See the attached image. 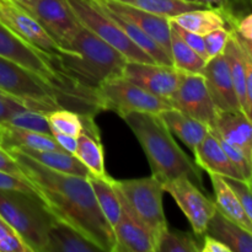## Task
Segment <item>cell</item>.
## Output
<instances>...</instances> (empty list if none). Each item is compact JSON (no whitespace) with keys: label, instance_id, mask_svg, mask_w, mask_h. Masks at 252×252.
I'll return each mask as SVG.
<instances>
[{"label":"cell","instance_id":"cell-1","mask_svg":"<svg viewBox=\"0 0 252 252\" xmlns=\"http://www.w3.org/2000/svg\"><path fill=\"white\" fill-rule=\"evenodd\" d=\"M6 150L57 219L75 228L102 252H115V231L98 206L89 177L56 171L20 150Z\"/></svg>","mask_w":252,"mask_h":252},{"label":"cell","instance_id":"cell-2","mask_svg":"<svg viewBox=\"0 0 252 252\" xmlns=\"http://www.w3.org/2000/svg\"><path fill=\"white\" fill-rule=\"evenodd\" d=\"M0 91L16 98L26 107L41 112L68 108L80 116L95 117L101 111L96 98L61 88L4 57H0Z\"/></svg>","mask_w":252,"mask_h":252},{"label":"cell","instance_id":"cell-3","mask_svg":"<svg viewBox=\"0 0 252 252\" xmlns=\"http://www.w3.org/2000/svg\"><path fill=\"white\" fill-rule=\"evenodd\" d=\"M123 120L144 150L153 175L161 184L179 177H187L203 189L199 167L175 142L171 130L160 115L130 113Z\"/></svg>","mask_w":252,"mask_h":252},{"label":"cell","instance_id":"cell-4","mask_svg":"<svg viewBox=\"0 0 252 252\" xmlns=\"http://www.w3.org/2000/svg\"><path fill=\"white\" fill-rule=\"evenodd\" d=\"M59 57L62 70L81 85L96 89L108 79L122 76L128 61L121 52L84 27L63 46Z\"/></svg>","mask_w":252,"mask_h":252},{"label":"cell","instance_id":"cell-5","mask_svg":"<svg viewBox=\"0 0 252 252\" xmlns=\"http://www.w3.org/2000/svg\"><path fill=\"white\" fill-rule=\"evenodd\" d=\"M0 214L16 230L31 252H44L56 217L37 194L0 189Z\"/></svg>","mask_w":252,"mask_h":252},{"label":"cell","instance_id":"cell-6","mask_svg":"<svg viewBox=\"0 0 252 252\" xmlns=\"http://www.w3.org/2000/svg\"><path fill=\"white\" fill-rule=\"evenodd\" d=\"M0 57H4L14 63L34 71L61 88L96 98L95 89L81 85L79 81L64 73L58 62L27 43L1 21H0Z\"/></svg>","mask_w":252,"mask_h":252},{"label":"cell","instance_id":"cell-7","mask_svg":"<svg viewBox=\"0 0 252 252\" xmlns=\"http://www.w3.org/2000/svg\"><path fill=\"white\" fill-rule=\"evenodd\" d=\"M101 111H113L125 118L130 113L160 115L172 108L169 101L140 88L125 76H116L103 81L95 89Z\"/></svg>","mask_w":252,"mask_h":252},{"label":"cell","instance_id":"cell-8","mask_svg":"<svg viewBox=\"0 0 252 252\" xmlns=\"http://www.w3.org/2000/svg\"><path fill=\"white\" fill-rule=\"evenodd\" d=\"M115 185L135 216L154 236L155 243H158L161 233L169 228L162 207V194L165 191L161 181L152 175L142 179L115 180Z\"/></svg>","mask_w":252,"mask_h":252},{"label":"cell","instance_id":"cell-9","mask_svg":"<svg viewBox=\"0 0 252 252\" xmlns=\"http://www.w3.org/2000/svg\"><path fill=\"white\" fill-rule=\"evenodd\" d=\"M68 2L84 27L121 52L128 62L155 63L152 57L130 41L117 22L94 0H68Z\"/></svg>","mask_w":252,"mask_h":252},{"label":"cell","instance_id":"cell-10","mask_svg":"<svg viewBox=\"0 0 252 252\" xmlns=\"http://www.w3.org/2000/svg\"><path fill=\"white\" fill-rule=\"evenodd\" d=\"M41 24V26L63 47L81 24L68 0H15Z\"/></svg>","mask_w":252,"mask_h":252},{"label":"cell","instance_id":"cell-11","mask_svg":"<svg viewBox=\"0 0 252 252\" xmlns=\"http://www.w3.org/2000/svg\"><path fill=\"white\" fill-rule=\"evenodd\" d=\"M0 21L27 43L59 63V57L64 53L63 47L15 0H0Z\"/></svg>","mask_w":252,"mask_h":252},{"label":"cell","instance_id":"cell-12","mask_svg":"<svg viewBox=\"0 0 252 252\" xmlns=\"http://www.w3.org/2000/svg\"><path fill=\"white\" fill-rule=\"evenodd\" d=\"M172 108L213 127L219 111L211 97L206 80L201 73H184L179 88L169 98Z\"/></svg>","mask_w":252,"mask_h":252},{"label":"cell","instance_id":"cell-13","mask_svg":"<svg viewBox=\"0 0 252 252\" xmlns=\"http://www.w3.org/2000/svg\"><path fill=\"white\" fill-rule=\"evenodd\" d=\"M162 186L187 217L193 233L197 236H203L209 220L217 212L216 203L202 193L198 186L187 177L170 180Z\"/></svg>","mask_w":252,"mask_h":252},{"label":"cell","instance_id":"cell-14","mask_svg":"<svg viewBox=\"0 0 252 252\" xmlns=\"http://www.w3.org/2000/svg\"><path fill=\"white\" fill-rule=\"evenodd\" d=\"M184 73L174 65L128 62L123 70V76L153 95L169 101L179 88Z\"/></svg>","mask_w":252,"mask_h":252},{"label":"cell","instance_id":"cell-15","mask_svg":"<svg viewBox=\"0 0 252 252\" xmlns=\"http://www.w3.org/2000/svg\"><path fill=\"white\" fill-rule=\"evenodd\" d=\"M116 189L120 196L122 212L117 224L113 228L116 236L115 252H157L154 236L135 216L117 187Z\"/></svg>","mask_w":252,"mask_h":252},{"label":"cell","instance_id":"cell-16","mask_svg":"<svg viewBox=\"0 0 252 252\" xmlns=\"http://www.w3.org/2000/svg\"><path fill=\"white\" fill-rule=\"evenodd\" d=\"M94 1L111 14L117 15V16L137 25L154 41H157L171 57L170 54L171 25H170L169 17L152 14V12L144 11V10L138 9L132 5L120 2L117 0H94Z\"/></svg>","mask_w":252,"mask_h":252},{"label":"cell","instance_id":"cell-17","mask_svg":"<svg viewBox=\"0 0 252 252\" xmlns=\"http://www.w3.org/2000/svg\"><path fill=\"white\" fill-rule=\"evenodd\" d=\"M201 74L219 112H243L234 88L230 69L223 53L209 59Z\"/></svg>","mask_w":252,"mask_h":252},{"label":"cell","instance_id":"cell-18","mask_svg":"<svg viewBox=\"0 0 252 252\" xmlns=\"http://www.w3.org/2000/svg\"><path fill=\"white\" fill-rule=\"evenodd\" d=\"M211 130L238 149L252 167V122L245 113L219 112Z\"/></svg>","mask_w":252,"mask_h":252},{"label":"cell","instance_id":"cell-19","mask_svg":"<svg viewBox=\"0 0 252 252\" xmlns=\"http://www.w3.org/2000/svg\"><path fill=\"white\" fill-rule=\"evenodd\" d=\"M193 154L197 166L206 170L208 174H216L225 179L245 181L243 175L230 161L219 139L212 130H209L206 138L197 145L196 149L193 150Z\"/></svg>","mask_w":252,"mask_h":252},{"label":"cell","instance_id":"cell-20","mask_svg":"<svg viewBox=\"0 0 252 252\" xmlns=\"http://www.w3.org/2000/svg\"><path fill=\"white\" fill-rule=\"evenodd\" d=\"M160 117L167 126L172 134L182 140L189 149L193 152L197 145L206 138L211 128L201 121L186 115L176 108H169L160 113Z\"/></svg>","mask_w":252,"mask_h":252},{"label":"cell","instance_id":"cell-21","mask_svg":"<svg viewBox=\"0 0 252 252\" xmlns=\"http://www.w3.org/2000/svg\"><path fill=\"white\" fill-rule=\"evenodd\" d=\"M44 252H102L69 224L56 219L48 233V244Z\"/></svg>","mask_w":252,"mask_h":252},{"label":"cell","instance_id":"cell-22","mask_svg":"<svg viewBox=\"0 0 252 252\" xmlns=\"http://www.w3.org/2000/svg\"><path fill=\"white\" fill-rule=\"evenodd\" d=\"M206 234L225 244L231 252H252V234L229 220L219 211L209 220Z\"/></svg>","mask_w":252,"mask_h":252},{"label":"cell","instance_id":"cell-23","mask_svg":"<svg viewBox=\"0 0 252 252\" xmlns=\"http://www.w3.org/2000/svg\"><path fill=\"white\" fill-rule=\"evenodd\" d=\"M212 185H213L214 194H216L217 211L220 212L229 220L234 221L238 225L243 226L252 234V223L239 199L238 194L229 186L224 177L216 174H209Z\"/></svg>","mask_w":252,"mask_h":252},{"label":"cell","instance_id":"cell-24","mask_svg":"<svg viewBox=\"0 0 252 252\" xmlns=\"http://www.w3.org/2000/svg\"><path fill=\"white\" fill-rule=\"evenodd\" d=\"M14 149L20 150L21 153L38 161L39 164L52 170H56V171L75 175V176H93L88 167L75 155L70 154L65 150H34L27 149V148H14Z\"/></svg>","mask_w":252,"mask_h":252},{"label":"cell","instance_id":"cell-25","mask_svg":"<svg viewBox=\"0 0 252 252\" xmlns=\"http://www.w3.org/2000/svg\"><path fill=\"white\" fill-rule=\"evenodd\" d=\"M169 20L181 26L182 29L202 34V36L214 31V30L229 29L223 11L220 9H216V7L191 10V11L182 12L176 16L170 17Z\"/></svg>","mask_w":252,"mask_h":252},{"label":"cell","instance_id":"cell-26","mask_svg":"<svg viewBox=\"0 0 252 252\" xmlns=\"http://www.w3.org/2000/svg\"><path fill=\"white\" fill-rule=\"evenodd\" d=\"M74 155L88 167L93 176L100 179L108 177L105 169V155L100 132L83 129L78 137V148Z\"/></svg>","mask_w":252,"mask_h":252},{"label":"cell","instance_id":"cell-27","mask_svg":"<svg viewBox=\"0 0 252 252\" xmlns=\"http://www.w3.org/2000/svg\"><path fill=\"white\" fill-rule=\"evenodd\" d=\"M4 149L9 148H27L34 150H64L57 143L53 135L34 130L21 129L12 126H2V144Z\"/></svg>","mask_w":252,"mask_h":252},{"label":"cell","instance_id":"cell-28","mask_svg":"<svg viewBox=\"0 0 252 252\" xmlns=\"http://www.w3.org/2000/svg\"><path fill=\"white\" fill-rule=\"evenodd\" d=\"M89 180H90L91 186H93L98 206H100L103 216L106 217L111 226L115 228L121 217L122 206H121V199L117 189H116L113 179L110 176L106 177V179L90 176Z\"/></svg>","mask_w":252,"mask_h":252},{"label":"cell","instance_id":"cell-29","mask_svg":"<svg viewBox=\"0 0 252 252\" xmlns=\"http://www.w3.org/2000/svg\"><path fill=\"white\" fill-rule=\"evenodd\" d=\"M226 62H228L229 69H230L231 79H233L234 88H235L236 95H238L239 102H240L241 110L245 113L246 105V68L244 62L243 48L236 39L235 34L231 31L229 41L226 43L225 49L223 52Z\"/></svg>","mask_w":252,"mask_h":252},{"label":"cell","instance_id":"cell-30","mask_svg":"<svg viewBox=\"0 0 252 252\" xmlns=\"http://www.w3.org/2000/svg\"><path fill=\"white\" fill-rule=\"evenodd\" d=\"M170 54H171L172 65L185 73H201L207 64L206 59L194 52L180 37V34L172 26L171 37H170Z\"/></svg>","mask_w":252,"mask_h":252},{"label":"cell","instance_id":"cell-31","mask_svg":"<svg viewBox=\"0 0 252 252\" xmlns=\"http://www.w3.org/2000/svg\"><path fill=\"white\" fill-rule=\"evenodd\" d=\"M117 1L132 5L152 14L166 16L169 19L182 12L208 7L197 0H117Z\"/></svg>","mask_w":252,"mask_h":252},{"label":"cell","instance_id":"cell-32","mask_svg":"<svg viewBox=\"0 0 252 252\" xmlns=\"http://www.w3.org/2000/svg\"><path fill=\"white\" fill-rule=\"evenodd\" d=\"M47 121L52 128L53 133L79 137L83 132V116L78 112L68 108H59V110L46 112Z\"/></svg>","mask_w":252,"mask_h":252},{"label":"cell","instance_id":"cell-33","mask_svg":"<svg viewBox=\"0 0 252 252\" xmlns=\"http://www.w3.org/2000/svg\"><path fill=\"white\" fill-rule=\"evenodd\" d=\"M201 248L193 234L179 230H169L161 233L157 243V252H199Z\"/></svg>","mask_w":252,"mask_h":252},{"label":"cell","instance_id":"cell-34","mask_svg":"<svg viewBox=\"0 0 252 252\" xmlns=\"http://www.w3.org/2000/svg\"><path fill=\"white\" fill-rule=\"evenodd\" d=\"M46 112L41 111H34L31 108H25L20 112L15 113L9 122L4 126H12V127L21 128V129L34 130V132H41L44 134L53 135L52 128L47 121Z\"/></svg>","mask_w":252,"mask_h":252},{"label":"cell","instance_id":"cell-35","mask_svg":"<svg viewBox=\"0 0 252 252\" xmlns=\"http://www.w3.org/2000/svg\"><path fill=\"white\" fill-rule=\"evenodd\" d=\"M0 252H31L21 236L0 214Z\"/></svg>","mask_w":252,"mask_h":252},{"label":"cell","instance_id":"cell-36","mask_svg":"<svg viewBox=\"0 0 252 252\" xmlns=\"http://www.w3.org/2000/svg\"><path fill=\"white\" fill-rule=\"evenodd\" d=\"M0 189L1 191H19L24 192V193L39 196L37 189L32 185L30 180L22 179V177L9 174V172L2 171V170H0Z\"/></svg>","mask_w":252,"mask_h":252},{"label":"cell","instance_id":"cell-37","mask_svg":"<svg viewBox=\"0 0 252 252\" xmlns=\"http://www.w3.org/2000/svg\"><path fill=\"white\" fill-rule=\"evenodd\" d=\"M231 30L229 29H218L211 31L209 33L204 34V43H206V51L208 58L212 59L219 56L225 49L226 43L230 37Z\"/></svg>","mask_w":252,"mask_h":252},{"label":"cell","instance_id":"cell-38","mask_svg":"<svg viewBox=\"0 0 252 252\" xmlns=\"http://www.w3.org/2000/svg\"><path fill=\"white\" fill-rule=\"evenodd\" d=\"M169 21H170V20H169ZM170 24H171V26L174 27L175 30H176L177 33L180 34V37H181V38L184 39V41L186 42V43L189 44V46L191 47V48L193 49L194 52H197V53H198L199 56L202 57V58L206 59L207 62L209 61L208 54H207V51H206V43H204V37L202 36V34L194 33V32L189 31V30L182 29L181 26L176 25V24H175V22L170 21Z\"/></svg>","mask_w":252,"mask_h":252},{"label":"cell","instance_id":"cell-39","mask_svg":"<svg viewBox=\"0 0 252 252\" xmlns=\"http://www.w3.org/2000/svg\"><path fill=\"white\" fill-rule=\"evenodd\" d=\"M225 179V177H224ZM229 186L234 189L236 194H238L239 199H240L241 204H243L244 209H245L246 214H248L249 219L252 223V189L250 185L245 181H240V180L234 179H225Z\"/></svg>","mask_w":252,"mask_h":252},{"label":"cell","instance_id":"cell-40","mask_svg":"<svg viewBox=\"0 0 252 252\" xmlns=\"http://www.w3.org/2000/svg\"><path fill=\"white\" fill-rule=\"evenodd\" d=\"M25 108L29 107L22 105L16 98L11 97V96L0 91V126L6 125L15 113L20 112V111L25 110Z\"/></svg>","mask_w":252,"mask_h":252},{"label":"cell","instance_id":"cell-41","mask_svg":"<svg viewBox=\"0 0 252 252\" xmlns=\"http://www.w3.org/2000/svg\"><path fill=\"white\" fill-rule=\"evenodd\" d=\"M252 10V0H228L225 9H223L224 17H225L228 26L230 29V24L240 15Z\"/></svg>","mask_w":252,"mask_h":252},{"label":"cell","instance_id":"cell-42","mask_svg":"<svg viewBox=\"0 0 252 252\" xmlns=\"http://www.w3.org/2000/svg\"><path fill=\"white\" fill-rule=\"evenodd\" d=\"M230 30L243 38L252 41V10L236 17L230 24Z\"/></svg>","mask_w":252,"mask_h":252},{"label":"cell","instance_id":"cell-43","mask_svg":"<svg viewBox=\"0 0 252 252\" xmlns=\"http://www.w3.org/2000/svg\"><path fill=\"white\" fill-rule=\"evenodd\" d=\"M234 33V32H233ZM243 48V47H241ZM244 62H245L246 68V105H245V115L246 117L252 122V59L250 58L245 49L243 48Z\"/></svg>","mask_w":252,"mask_h":252},{"label":"cell","instance_id":"cell-44","mask_svg":"<svg viewBox=\"0 0 252 252\" xmlns=\"http://www.w3.org/2000/svg\"><path fill=\"white\" fill-rule=\"evenodd\" d=\"M0 170L9 172V174L16 175V176L22 177V179H27L16 160L14 159V157L2 147H0Z\"/></svg>","mask_w":252,"mask_h":252},{"label":"cell","instance_id":"cell-45","mask_svg":"<svg viewBox=\"0 0 252 252\" xmlns=\"http://www.w3.org/2000/svg\"><path fill=\"white\" fill-rule=\"evenodd\" d=\"M202 238H203V246H201V252H231L225 244L208 234H204Z\"/></svg>","mask_w":252,"mask_h":252},{"label":"cell","instance_id":"cell-46","mask_svg":"<svg viewBox=\"0 0 252 252\" xmlns=\"http://www.w3.org/2000/svg\"><path fill=\"white\" fill-rule=\"evenodd\" d=\"M53 138L65 152L75 154L76 148H78V137H71V135L62 134V133H53Z\"/></svg>","mask_w":252,"mask_h":252},{"label":"cell","instance_id":"cell-47","mask_svg":"<svg viewBox=\"0 0 252 252\" xmlns=\"http://www.w3.org/2000/svg\"><path fill=\"white\" fill-rule=\"evenodd\" d=\"M197 1L207 5L208 7H216V9H224L228 4V0H197Z\"/></svg>","mask_w":252,"mask_h":252},{"label":"cell","instance_id":"cell-48","mask_svg":"<svg viewBox=\"0 0 252 252\" xmlns=\"http://www.w3.org/2000/svg\"><path fill=\"white\" fill-rule=\"evenodd\" d=\"M234 34H235L236 39H238V42H239V43H240V46L243 47L244 49H245L246 53H248L249 56H250V58L252 59V41H250V39L243 38V37L239 36V34L235 33V32H234Z\"/></svg>","mask_w":252,"mask_h":252},{"label":"cell","instance_id":"cell-49","mask_svg":"<svg viewBox=\"0 0 252 252\" xmlns=\"http://www.w3.org/2000/svg\"><path fill=\"white\" fill-rule=\"evenodd\" d=\"M2 144V126H0V147Z\"/></svg>","mask_w":252,"mask_h":252},{"label":"cell","instance_id":"cell-50","mask_svg":"<svg viewBox=\"0 0 252 252\" xmlns=\"http://www.w3.org/2000/svg\"><path fill=\"white\" fill-rule=\"evenodd\" d=\"M249 185H250V187H251V189H252V179L250 180V182H249Z\"/></svg>","mask_w":252,"mask_h":252}]
</instances>
